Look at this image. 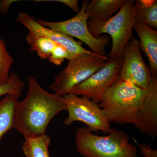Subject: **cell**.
Returning <instances> with one entry per match:
<instances>
[{
	"label": "cell",
	"mask_w": 157,
	"mask_h": 157,
	"mask_svg": "<svg viewBox=\"0 0 157 157\" xmlns=\"http://www.w3.org/2000/svg\"><path fill=\"white\" fill-rule=\"evenodd\" d=\"M28 84L26 97L18 102L14 113V128L25 138L46 134L52 120L66 109L59 97L42 88L33 76L29 77Z\"/></svg>",
	"instance_id": "6da1fadb"
},
{
	"label": "cell",
	"mask_w": 157,
	"mask_h": 157,
	"mask_svg": "<svg viewBox=\"0 0 157 157\" xmlns=\"http://www.w3.org/2000/svg\"><path fill=\"white\" fill-rule=\"evenodd\" d=\"M147 93L120 78L106 90L98 105L110 123L134 124Z\"/></svg>",
	"instance_id": "7a4b0ae2"
},
{
	"label": "cell",
	"mask_w": 157,
	"mask_h": 157,
	"mask_svg": "<svg viewBox=\"0 0 157 157\" xmlns=\"http://www.w3.org/2000/svg\"><path fill=\"white\" fill-rule=\"evenodd\" d=\"M75 135L76 149L83 157H137V148L123 131L111 128L107 135L99 136L82 127Z\"/></svg>",
	"instance_id": "3957f363"
},
{
	"label": "cell",
	"mask_w": 157,
	"mask_h": 157,
	"mask_svg": "<svg viewBox=\"0 0 157 157\" xmlns=\"http://www.w3.org/2000/svg\"><path fill=\"white\" fill-rule=\"evenodd\" d=\"M134 6V1L126 0L117 13L107 20L88 21L89 30L93 36L98 38L104 33L109 34L111 36L112 47L107 56L110 60L122 59L127 45L135 38L133 35L136 23Z\"/></svg>",
	"instance_id": "277c9868"
},
{
	"label": "cell",
	"mask_w": 157,
	"mask_h": 157,
	"mask_svg": "<svg viewBox=\"0 0 157 157\" xmlns=\"http://www.w3.org/2000/svg\"><path fill=\"white\" fill-rule=\"evenodd\" d=\"M109 60L107 56H78L69 61L67 67L55 76L48 88L58 97L70 94L73 87L103 68Z\"/></svg>",
	"instance_id": "5b68a950"
},
{
	"label": "cell",
	"mask_w": 157,
	"mask_h": 157,
	"mask_svg": "<svg viewBox=\"0 0 157 157\" xmlns=\"http://www.w3.org/2000/svg\"><path fill=\"white\" fill-rule=\"evenodd\" d=\"M59 98L68 112V116L64 120L66 125H71L75 122H81L92 132L101 131L108 134L111 131L110 123L98 104L86 97L71 93Z\"/></svg>",
	"instance_id": "8992f818"
},
{
	"label": "cell",
	"mask_w": 157,
	"mask_h": 157,
	"mask_svg": "<svg viewBox=\"0 0 157 157\" xmlns=\"http://www.w3.org/2000/svg\"><path fill=\"white\" fill-rule=\"evenodd\" d=\"M89 2L83 1L81 9L74 17L64 21L52 22L38 18L36 20L43 26L56 32L75 37L85 43L95 54L101 56H106L105 47L109 42V37L107 35L98 38L93 36L88 28V18L86 8Z\"/></svg>",
	"instance_id": "52a82bcc"
},
{
	"label": "cell",
	"mask_w": 157,
	"mask_h": 157,
	"mask_svg": "<svg viewBox=\"0 0 157 157\" xmlns=\"http://www.w3.org/2000/svg\"><path fill=\"white\" fill-rule=\"evenodd\" d=\"M123 62V58L109 59L103 68L73 87L70 93L86 97L99 104L106 90L120 78Z\"/></svg>",
	"instance_id": "ba28073f"
},
{
	"label": "cell",
	"mask_w": 157,
	"mask_h": 157,
	"mask_svg": "<svg viewBox=\"0 0 157 157\" xmlns=\"http://www.w3.org/2000/svg\"><path fill=\"white\" fill-rule=\"evenodd\" d=\"M151 76L150 69L142 58L139 40L134 38L125 49L120 78L147 90Z\"/></svg>",
	"instance_id": "9c48e42d"
},
{
	"label": "cell",
	"mask_w": 157,
	"mask_h": 157,
	"mask_svg": "<svg viewBox=\"0 0 157 157\" xmlns=\"http://www.w3.org/2000/svg\"><path fill=\"white\" fill-rule=\"evenodd\" d=\"M16 20L27 29L29 36L46 37L64 47L70 53L71 59L81 55L95 54L90 50L83 48L81 43L76 42L73 37L39 24L33 16L28 13L20 12Z\"/></svg>",
	"instance_id": "30bf717a"
},
{
	"label": "cell",
	"mask_w": 157,
	"mask_h": 157,
	"mask_svg": "<svg viewBox=\"0 0 157 157\" xmlns=\"http://www.w3.org/2000/svg\"><path fill=\"white\" fill-rule=\"evenodd\" d=\"M157 76H152L135 121V127L151 137L157 135Z\"/></svg>",
	"instance_id": "8fae6325"
},
{
	"label": "cell",
	"mask_w": 157,
	"mask_h": 157,
	"mask_svg": "<svg viewBox=\"0 0 157 157\" xmlns=\"http://www.w3.org/2000/svg\"><path fill=\"white\" fill-rule=\"evenodd\" d=\"M134 30L140 39V50L146 55L152 76L157 75V31L142 23H135Z\"/></svg>",
	"instance_id": "7c38bea8"
},
{
	"label": "cell",
	"mask_w": 157,
	"mask_h": 157,
	"mask_svg": "<svg viewBox=\"0 0 157 157\" xmlns=\"http://www.w3.org/2000/svg\"><path fill=\"white\" fill-rule=\"evenodd\" d=\"M126 0H93L86 8L88 21H104L112 17L123 6Z\"/></svg>",
	"instance_id": "4fadbf2b"
},
{
	"label": "cell",
	"mask_w": 157,
	"mask_h": 157,
	"mask_svg": "<svg viewBox=\"0 0 157 157\" xmlns=\"http://www.w3.org/2000/svg\"><path fill=\"white\" fill-rule=\"evenodd\" d=\"M20 97L6 95L0 100V140L7 132L14 127L15 108Z\"/></svg>",
	"instance_id": "5bb4252c"
},
{
	"label": "cell",
	"mask_w": 157,
	"mask_h": 157,
	"mask_svg": "<svg viewBox=\"0 0 157 157\" xmlns=\"http://www.w3.org/2000/svg\"><path fill=\"white\" fill-rule=\"evenodd\" d=\"M134 2V16L136 22L145 24L157 30V0H136Z\"/></svg>",
	"instance_id": "9a60e30c"
},
{
	"label": "cell",
	"mask_w": 157,
	"mask_h": 157,
	"mask_svg": "<svg viewBox=\"0 0 157 157\" xmlns=\"http://www.w3.org/2000/svg\"><path fill=\"white\" fill-rule=\"evenodd\" d=\"M50 137L45 135L36 137L25 138L22 150L26 157H50L48 147Z\"/></svg>",
	"instance_id": "2e32d148"
},
{
	"label": "cell",
	"mask_w": 157,
	"mask_h": 157,
	"mask_svg": "<svg viewBox=\"0 0 157 157\" xmlns=\"http://www.w3.org/2000/svg\"><path fill=\"white\" fill-rule=\"evenodd\" d=\"M26 40L30 45V50L35 51L42 59H48L57 43L45 37L27 35Z\"/></svg>",
	"instance_id": "e0dca14e"
},
{
	"label": "cell",
	"mask_w": 157,
	"mask_h": 157,
	"mask_svg": "<svg viewBox=\"0 0 157 157\" xmlns=\"http://www.w3.org/2000/svg\"><path fill=\"white\" fill-rule=\"evenodd\" d=\"M24 82L16 73H10L8 80L0 85V97L8 94L14 95L20 98L24 87Z\"/></svg>",
	"instance_id": "ac0fdd59"
},
{
	"label": "cell",
	"mask_w": 157,
	"mask_h": 157,
	"mask_svg": "<svg viewBox=\"0 0 157 157\" xmlns=\"http://www.w3.org/2000/svg\"><path fill=\"white\" fill-rule=\"evenodd\" d=\"M13 63V58L7 50L5 41L0 38V85L8 80Z\"/></svg>",
	"instance_id": "d6986e66"
},
{
	"label": "cell",
	"mask_w": 157,
	"mask_h": 157,
	"mask_svg": "<svg viewBox=\"0 0 157 157\" xmlns=\"http://www.w3.org/2000/svg\"><path fill=\"white\" fill-rule=\"evenodd\" d=\"M48 59L54 64L60 66L65 59L70 61L71 58L70 53L64 47L57 44Z\"/></svg>",
	"instance_id": "ffe728a7"
},
{
	"label": "cell",
	"mask_w": 157,
	"mask_h": 157,
	"mask_svg": "<svg viewBox=\"0 0 157 157\" xmlns=\"http://www.w3.org/2000/svg\"><path fill=\"white\" fill-rule=\"evenodd\" d=\"M135 141L144 157H157V150L153 148L150 145L146 143L139 144L136 140Z\"/></svg>",
	"instance_id": "44dd1931"
},
{
	"label": "cell",
	"mask_w": 157,
	"mask_h": 157,
	"mask_svg": "<svg viewBox=\"0 0 157 157\" xmlns=\"http://www.w3.org/2000/svg\"><path fill=\"white\" fill-rule=\"evenodd\" d=\"M36 2H56L63 3L70 8L73 11L78 13L79 11L77 0H38Z\"/></svg>",
	"instance_id": "7402d4cb"
},
{
	"label": "cell",
	"mask_w": 157,
	"mask_h": 157,
	"mask_svg": "<svg viewBox=\"0 0 157 157\" xmlns=\"http://www.w3.org/2000/svg\"><path fill=\"white\" fill-rule=\"evenodd\" d=\"M18 2L16 0H1L0 1V13L5 14L7 13L13 3Z\"/></svg>",
	"instance_id": "603a6c76"
}]
</instances>
